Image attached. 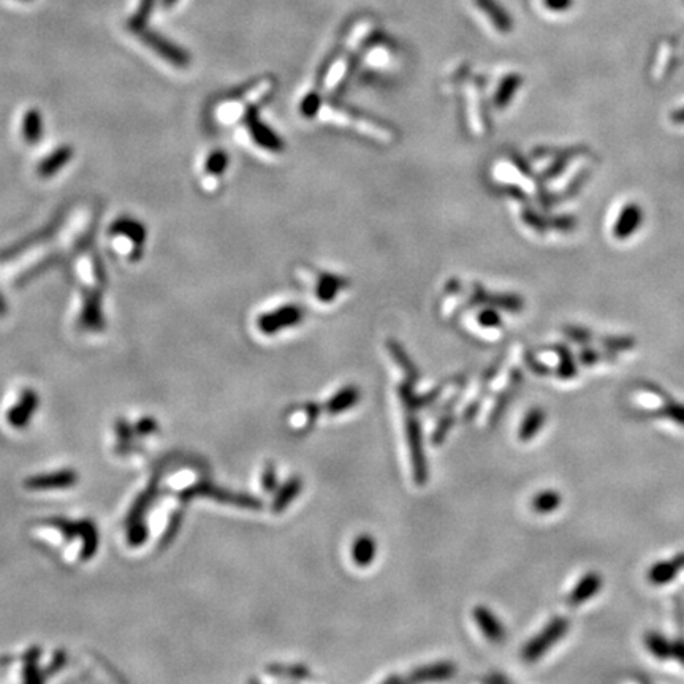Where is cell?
Instances as JSON below:
<instances>
[{
	"label": "cell",
	"mask_w": 684,
	"mask_h": 684,
	"mask_svg": "<svg viewBox=\"0 0 684 684\" xmlns=\"http://www.w3.org/2000/svg\"><path fill=\"white\" fill-rule=\"evenodd\" d=\"M406 437L410 451V464H412L414 482L423 487L428 482V461L425 453V442H423L421 423L415 414H407L406 419Z\"/></svg>",
	"instance_id": "6da1fadb"
},
{
	"label": "cell",
	"mask_w": 684,
	"mask_h": 684,
	"mask_svg": "<svg viewBox=\"0 0 684 684\" xmlns=\"http://www.w3.org/2000/svg\"><path fill=\"white\" fill-rule=\"evenodd\" d=\"M569 631V619L564 617L553 618L539 635L526 643L523 649V658L526 662H537L545 653H548L551 646L563 640Z\"/></svg>",
	"instance_id": "7a4b0ae2"
},
{
	"label": "cell",
	"mask_w": 684,
	"mask_h": 684,
	"mask_svg": "<svg viewBox=\"0 0 684 684\" xmlns=\"http://www.w3.org/2000/svg\"><path fill=\"white\" fill-rule=\"evenodd\" d=\"M143 43L148 48H150L155 54H159L162 59L168 60L171 65L175 67H187L190 62L189 53L182 50L181 46L175 45L173 42H170L168 38H165L160 33L157 32H145L141 35Z\"/></svg>",
	"instance_id": "3957f363"
},
{
	"label": "cell",
	"mask_w": 684,
	"mask_h": 684,
	"mask_svg": "<svg viewBox=\"0 0 684 684\" xmlns=\"http://www.w3.org/2000/svg\"><path fill=\"white\" fill-rule=\"evenodd\" d=\"M643 209L639 203H627L613 225V235L619 241H626L640 230L643 224Z\"/></svg>",
	"instance_id": "277c9868"
},
{
	"label": "cell",
	"mask_w": 684,
	"mask_h": 684,
	"mask_svg": "<svg viewBox=\"0 0 684 684\" xmlns=\"http://www.w3.org/2000/svg\"><path fill=\"white\" fill-rule=\"evenodd\" d=\"M301 320V311L295 306H285L280 307V309L265 314L262 319L258 320L260 330L266 334H272L276 331H280L285 326H293L297 325Z\"/></svg>",
	"instance_id": "5b68a950"
},
{
	"label": "cell",
	"mask_w": 684,
	"mask_h": 684,
	"mask_svg": "<svg viewBox=\"0 0 684 684\" xmlns=\"http://www.w3.org/2000/svg\"><path fill=\"white\" fill-rule=\"evenodd\" d=\"M602 585H604V580H602L600 573L588 572L586 575H583L578 580V583L570 591L569 597H567V602H569V605L572 607H578L581 604H585V602L596 596V594L602 590Z\"/></svg>",
	"instance_id": "8992f818"
},
{
	"label": "cell",
	"mask_w": 684,
	"mask_h": 684,
	"mask_svg": "<svg viewBox=\"0 0 684 684\" xmlns=\"http://www.w3.org/2000/svg\"><path fill=\"white\" fill-rule=\"evenodd\" d=\"M522 382H523V373L518 371V369H512L510 377H509V385L497 395V398L495 401V406H492V410L490 414V425L491 426H495V425H497L499 421H501L502 415L505 414V410H507L512 399L515 398V392L518 390V387H519V384H522Z\"/></svg>",
	"instance_id": "52a82bcc"
},
{
	"label": "cell",
	"mask_w": 684,
	"mask_h": 684,
	"mask_svg": "<svg viewBox=\"0 0 684 684\" xmlns=\"http://www.w3.org/2000/svg\"><path fill=\"white\" fill-rule=\"evenodd\" d=\"M474 619L477 622L478 629H480L485 637H487L490 641L499 643L505 639V629L502 626V622L499 621V618L490 610L488 607L477 605L474 608Z\"/></svg>",
	"instance_id": "ba28073f"
},
{
	"label": "cell",
	"mask_w": 684,
	"mask_h": 684,
	"mask_svg": "<svg viewBox=\"0 0 684 684\" xmlns=\"http://www.w3.org/2000/svg\"><path fill=\"white\" fill-rule=\"evenodd\" d=\"M456 667L455 663L451 662H436L429 663V666H423L415 668L412 673H410L406 681L407 683H423V681H443L450 680L451 676H455Z\"/></svg>",
	"instance_id": "9c48e42d"
},
{
	"label": "cell",
	"mask_w": 684,
	"mask_h": 684,
	"mask_svg": "<svg viewBox=\"0 0 684 684\" xmlns=\"http://www.w3.org/2000/svg\"><path fill=\"white\" fill-rule=\"evenodd\" d=\"M683 569L680 556H675L673 559L658 561L654 563L648 570V581L654 586H666L670 581H673L678 577L680 570Z\"/></svg>",
	"instance_id": "30bf717a"
},
{
	"label": "cell",
	"mask_w": 684,
	"mask_h": 684,
	"mask_svg": "<svg viewBox=\"0 0 684 684\" xmlns=\"http://www.w3.org/2000/svg\"><path fill=\"white\" fill-rule=\"evenodd\" d=\"M361 398L360 388L355 385H347L344 388H341L336 395H333L330 399L325 402L324 409L330 415H338L344 414L347 410H351L358 404V401Z\"/></svg>",
	"instance_id": "8fae6325"
},
{
	"label": "cell",
	"mask_w": 684,
	"mask_h": 684,
	"mask_svg": "<svg viewBox=\"0 0 684 684\" xmlns=\"http://www.w3.org/2000/svg\"><path fill=\"white\" fill-rule=\"evenodd\" d=\"M388 351H390V355H392L393 360L398 363V366L401 368V371L404 373L406 375V382H409V384H412L415 385L417 382L420 380V371H419V368H417L414 365V361L409 358V355L407 352L404 351V348L401 347L399 342H396L393 339H390L388 341Z\"/></svg>",
	"instance_id": "7c38bea8"
},
{
	"label": "cell",
	"mask_w": 684,
	"mask_h": 684,
	"mask_svg": "<svg viewBox=\"0 0 684 684\" xmlns=\"http://www.w3.org/2000/svg\"><path fill=\"white\" fill-rule=\"evenodd\" d=\"M375 553H377V545H375V540L371 536L363 534L355 539L352 545V559L358 567L371 566Z\"/></svg>",
	"instance_id": "4fadbf2b"
},
{
	"label": "cell",
	"mask_w": 684,
	"mask_h": 684,
	"mask_svg": "<svg viewBox=\"0 0 684 684\" xmlns=\"http://www.w3.org/2000/svg\"><path fill=\"white\" fill-rule=\"evenodd\" d=\"M545 421H546V414H545L544 409H540V407L531 409L529 412L526 414L522 426H519V429H518V437L523 442L532 441L539 434V431L542 429V426L545 425Z\"/></svg>",
	"instance_id": "5bb4252c"
},
{
	"label": "cell",
	"mask_w": 684,
	"mask_h": 684,
	"mask_svg": "<svg viewBox=\"0 0 684 684\" xmlns=\"http://www.w3.org/2000/svg\"><path fill=\"white\" fill-rule=\"evenodd\" d=\"M72 157H73V150H72V148H68V146L59 148L57 150H54L53 154L48 155L46 159L42 163H40V167H38L40 176L48 177V176L56 175L60 168H64L67 163L70 162Z\"/></svg>",
	"instance_id": "9a60e30c"
},
{
	"label": "cell",
	"mask_w": 684,
	"mask_h": 684,
	"mask_svg": "<svg viewBox=\"0 0 684 684\" xmlns=\"http://www.w3.org/2000/svg\"><path fill=\"white\" fill-rule=\"evenodd\" d=\"M301 490H303V482H301L299 477L289 478L284 487L280 488L276 495L275 502H272V510L284 512L287 507H289V504L298 497Z\"/></svg>",
	"instance_id": "2e32d148"
},
{
	"label": "cell",
	"mask_w": 684,
	"mask_h": 684,
	"mask_svg": "<svg viewBox=\"0 0 684 684\" xmlns=\"http://www.w3.org/2000/svg\"><path fill=\"white\" fill-rule=\"evenodd\" d=\"M478 9L487 13V16L491 19L499 31L509 32L512 29V19L504 11V9L499 5L496 0H475Z\"/></svg>",
	"instance_id": "e0dca14e"
},
{
	"label": "cell",
	"mask_w": 684,
	"mask_h": 684,
	"mask_svg": "<svg viewBox=\"0 0 684 684\" xmlns=\"http://www.w3.org/2000/svg\"><path fill=\"white\" fill-rule=\"evenodd\" d=\"M23 136L29 145H35L43 136V118L37 109H29L23 119Z\"/></svg>",
	"instance_id": "ac0fdd59"
},
{
	"label": "cell",
	"mask_w": 684,
	"mask_h": 684,
	"mask_svg": "<svg viewBox=\"0 0 684 684\" xmlns=\"http://www.w3.org/2000/svg\"><path fill=\"white\" fill-rule=\"evenodd\" d=\"M645 646L658 661L672 659V641L661 632H648L645 635Z\"/></svg>",
	"instance_id": "d6986e66"
},
{
	"label": "cell",
	"mask_w": 684,
	"mask_h": 684,
	"mask_svg": "<svg viewBox=\"0 0 684 684\" xmlns=\"http://www.w3.org/2000/svg\"><path fill=\"white\" fill-rule=\"evenodd\" d=\"M561 502H563V496H561L559 491L544 490L532 497L531 507L540 515H548V513L559 509Z\"/></svg>",
	"instance_id": "ffe728a7"
},
{
	"label": "cell",
	"mask_w": 684,
	"mask_h": 684,
	"mask_svg": "<svg viewBox=\"0 0 684 684\" xmlns=\"http://www.w3.org/2000/svg\"><path fill=\"white\" fill-rule=\"evenodd\" d=\"M553 351H555L558 353V357H559V365H558V369H556L558 377L563 379V380H569V379L575 377V375L578 374V366H577L575 358L572 357V352L569 351V347L563 346V344H558V346L553 347Z\"/></svg>",
	"instance_id": "44dd1931"
},
{
	"label": "cell",
	"mask_w": 684,
	"mask_h": 684,
	"mask_svg": "<svg viewBox=\"0 0 684 684\" xmlns=\"http://www.w3.org/2000/svg\"><path fill=\"white\" fill-rule=\"evenodd\" d=\"M646 415L662 417V419L673 421L680 426H684V404H683V402H678L676 399H673V398H670L667 401H662V406L658 410H654V412L646 414Z\"/></svg>",
	"instance_id": "7402d4cb"
},
{
	"label": "cell",
	"mask_w": 684,
	"mask_h": 684,
	"mask_svg": "<svg viewBox=\"0 0 684 684\" xmlns=\"http://www.w3.org/2000/svg\"><path fill=\"white\" fill-rule=\"evenodd\" d=\"M113 231L118 235H127L133 239V243L141 244L145 241L146 231L145 227L140 222L133 221V219H119L118 222L113 225Z\"/></svg>",
	"instance_id": "603a6c76"
},
{
	"label": "cell",
	"mask_w": 684,
	"mask_h": 684,
	"mask_svg": "<svg viewBox=\"0 0 684 684\" xmlns=\"http://www.w3.org/2000/svg\"><path fill=\"white\" fill-rule=\"evenodd\" d=\"M157 4V0H140L138 10L135 11V15L130 18L128 21V29L133 32H140L145 29V26L148 24L150 15H153V10Z\"/></svg>",
	"instance_id": "cb8c5ba5"
},
{
	"label": "cell",
	"mask_w": 684,
	"mask_h": 684,
	"mask_svg": "<svg viewBox=\"0 0 684 684\" xmlns=\"http://www.w3.org/2000/svg\"><path fill=\"white\" fill-rule=\"evenodd\" d=\"M455 423H456V417L453 414L447 412L446 415L441 417L439 421H437L434 431H433V436H431V442H433L434 447H439V446H442L443 442H446L450 429L455 426Z\"/></svg>",
	"instance_id": "d4e9b609"
},
{
	"label": "cell",
	"mask_w": 684,
	"mask_h": 684,
	"mask_svg": "<svg viewBox=\"0 0 684 684\" xmlns=\"http://www.w3.org/2000/svg\"><path fill=\"white\" fill-rule=\"evenodd\" d=\"M270 673L276 676H282V678H292V680H307L311 676V670L306 666H271Z\"/></svg>",
	"instance_id": "484cf974"
},
{
	"label": "cell",
	"mask_w": 684,
	"mask_h": 684,
	"mask_svg": "<svg viewBox=\"0 0 684 684\" xmlns=\"http://www.w3.org/2000/svg\"><path fill=\"white\" fill-rule=\"evenodd\" d=\"M250 130H252V136H255V141L258 143V145H262L263 148L277 149L279 140L276 138V135L268 128V126H263V124H260V122L254 121L250 124Z\"/></svg>",
	"instance_id": "4316f807"
},
{
	"label": "cell",
	"mask_w": 684,
	"mask_h": 684,
	"mask_svg": "<svg viewBox=\"0 0 684 684\" xmlns=\"http://www.w3.org/2000/svg\"><path fill=\"white\" fill-rule=\"evenodd\" d=\"M455 382H458V379H455V380H446V382H442V384H439L437 387H434L433 390H429V392H426V393L417 395V399H415V409H417V412H419V410H421V409H426L428 406L433 404L434 401L439 399L443 390H446L448 385L455 384Z\"/></svg>",
	"instance_id": "83f0119b"
},
{
	"label": "cell",
	"mask_w": 684,
	"mask_h": 684,
	"mask_svg": "<svg viewBox=\"0 0 684 684\" xmlns=\"http://www.w3.org/2000/svg\"><path fill=\"white\" fill-rule=\"evenodd\" d=\"M600 341H602V346L607 348V352H612V353L632 351L635 347V339L631 336H605Z\"/></svg>",
	"instance_id": "f1b7e54d"
},
{
	"label": "cell",
	"mask_w": 684,
	"mask_h": 684,
	"mask_svg": "<svg viewBox=\"0 0 684 684\" xmlns=\"http://www.w3.org/2000/svg\"><path fill=\"white\" fill-rule=\"evenodd\" d=\"M230 157L227 155L225 150H214L213 154L208 157L206 160V171L211 175H222L225 170H227Z\"/></svg>",
	"instance_id": "f546056e"
},
{
	"label": "cell",
	"mask_w": 684,
	"mask_h": 684,
	"mask_svg": "<svg viewBox=\"0 0 684 684\" xmlns=\"http://www.w3.org/2000/svg\"><path fill=\"white\" fill-rule=\"evenodd\" d=\"M566 336L572 339L573 342H577V344H588L592 339V334L590 330H586V328H580V326H567L566 330Z\"/></svg>",
	"instance_id": "4dcf8cb0"
},
{
	"label": "cell",
	"mask_w": 684,
	"mask_h": 684,
	"mask_svg": "<svg viewBox=\"0 0 684 684\" xmlns=\"http://www.w3.org/2000/svg\"><path fill=\"white\" fill-rule=\"evenodd\" d=\"M604 358L608 360V357H605V355H602L600 352L597 351H594V348L591 347H586L583 348V351L580 352V361L583 363L585 366H594L596 363H599V361H602Z\"/></svg>",
	"instance_id": "1f68e13d"
},
{
	"label": "cell",
	"mask_w": 684,
	"mask_h": 684,
	"mask_svg": "<svg viewBox=\"0 0 684 684\" xmlns=\"http://www.w3.org/2000/svg\"><path fill=\"white\" fill-rule=\"evenodd\" d=\"M483 399H485V396H483V395H478L474 401L469 402V406H468L466 409H464V412H463V420H464V421L468 423V421H472V420L475 419L477 414H478V410H480V407H482Z\"/></svg>",
	"instance_id": "d6a6232c"
},
{
	"label": "cell",
	"mask_w": 684,
	"mask_h": 684,
	"mask_svg": "<svg viewBox=\"0 0 684 684\" xmlns=\"http://www.w3.org/2000/svg\"><path fill=\"white\" fill-rule=\"evenodd\" d=\"M524 360H526V363H528L531 371L537 374V375H548L551 373L548 366L542 363V361H539L536 357H532V355H529V353L526 355Z\"/></svg>",
	"instance_id": "836d02e7"
},
{
	"label": "cell",
	"mask_w": 684,
	"mask_h": 684,
	"mask_svg": "<svg viewBox=\"0 0 684 684\" xmlns=\"http://www.w3.org/2000/svg\"><path fill=\"white\" fill-rule=\"evenodd\" d=\"M478 321H480V325L487 326V328H497L499 325H501V319H499L497 314L492 312V311L482 312L480 316H478Z\"/></svg>",
	"instance_id": "e575fe53"
},
{
	"label": "cell",
	"mask_w": 684,
	"mask_h": 684,
	"mask_svg": "<svg viewBox=\"0 0 684 684\" xmlns=\"http://www.w3.org/2000/svg\"><path fill=\"white\" fill-rule=\"evenodd\" d=\"M277 478H276V470H275V466L272 464H268V466L265 468V474H263V488L265 490H275L276 488V485H277Z\"/></svg>",
	"instance_id": "d590c367"
},
{
	"label": "cell",
	"mask_w": 684,
	"mask_h": 684,
	"mask_svg": "<svg viewBox=\"0 0 684 684\" xmlns=\"http://www.w3.org/2000/svg\"><path fill=\"white\" fill-rule=\"evenodd\" d=\"M672 658L684 666V637H676L672 640Z\"/></svg>",
	"instance_id": "8d00e7d4"
},
{
	"label": "cell",
	"mask_w": 684,
	"mask_h": 684,
	"mask_svg": "<svg viewBox=\"0 0 684 684\" xmlns=\"http://www.w3.org/2000/svg\"><path fill=\"white\" fill-rule=\"evenodd\" d=\"M544 2L553 11H563L566 9H569L572 0H544Z\"/></svg>",
	"instance_id": "74e56055"
},
{
	"label": "cell",
	"mask_w": 684,
	"mask_h": 684,
	"mask_svg": "<svg viewBox=\"0 0 684 684\" xmlns=\"http://www.w3.org/2000/svg\"><path fill=\"white\" fill-rule=\"evenodd\" d=\"M670 119H672L675 124H680V126H684V106L678 108V109H675V111L670 114Z\"/></svg>",
	"instance_id": "f35d334b"
},
{
	"label": "cell",
	"mask_w": 684,
	"mask_h": 684,
	"mask_svg": "<svg viewBox=\"0 0 684 684\" xmlns=\"http://www.w3.org/2000/svg\"><path fill=\"white\" fill-rule=\"evenodd\" d=\"M485 681H487V683H499V681L505 683V681H509V680L502 678V676H490V678H485Z\"/></svg>",
	"instance_id": "ab89813d"
},
{
	"label": "cell",
	"mask_w": 684,
	"mask_h": 684,
	"mask_svg": "<svg viewBox=\"0 0 684 684\" xmlns=\"http://www.w3.org/2000/svg\"><path fill=\"white\" fill-rule=\"evenodd\" d=\"M176 2H180V0H162V5L167 6V9H171Z\"/></svg>",
	"instance_id": "60d3db41"
},
{
	"label": "cell",
	"mask_w": 684,
	"mask_h": 684,
	"mask_svg": "<svg viewBox=\"0 0 684 684\" xmlns=\"http://www.w3.org/2000/svg\"><path fill=\"white\" fill-rule=\"evenodd\" d=\"M2 309H4V299H2V297H0V311H2Z\"/></svg>",
	"instance_id": "b9f144b4"
},
{
	"label": "cell",
	"mask_w": 684,
	"mask_h": 684,
	"mask_svg": "<svg viewBox=\"0 0 684 684\" xmlns=\"http://www.w3.org/2000/svg\"><path fill=\"white\" fill-rule=\"evenodd\" d=\"M678 556H680V559H681V564H683V567H684V553H683V555H678Z\"/></svg>",
	"instance_id": "7bdbcfd3"
},
{
	"label": "cell",
	"mask_w": 684,
	"mask_h": 684,
	"mask_svg": "<svg viewBox=\"0 0 684 684\" xmlns=\"http://www.w3.org/2000/svg\"><path fill=\"white\" fill-rule=\"evenodd\" d=\"M21 2H31V0H21Z\"/></svg>",
	"instance_id": "ee69618b"
}]
</instances>
